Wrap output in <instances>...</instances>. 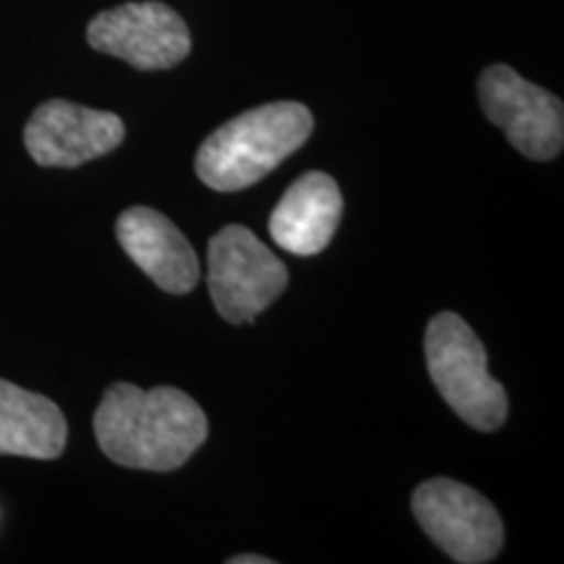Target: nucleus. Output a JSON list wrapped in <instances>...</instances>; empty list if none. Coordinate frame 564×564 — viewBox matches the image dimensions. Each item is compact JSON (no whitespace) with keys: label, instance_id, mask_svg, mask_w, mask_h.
Returning <instances> with one entry per match:
<instances>
[{"label":"nucleus","instance_id":"f257e3e1","mask_svg":"<svg viewBox=\"0 0 564 564\" xmlns=\"http://www.w3.org/2000/svg\"><path fill=\"white\" fill-rule=\"evenodd\" d=\"M207 415L192 394L175 387L141 390L116 382L95 413L97 444L112 463L133 470L171 474L207 442Z\"/></svg>","mask_w":564,"mask_h":564},{"label":"nucleus","instance_id":"f03ea898","mask_svg":"<svg viewBox=\"0 0 564 564\" xmlns=\"http://www.w3.org/2000/svg\"><path fill=\"white\" fill-rule=\"evenodd\" d=\"M314 131L303 102H270L230 118L196 152V175L215 192H243L299 152Z\"/></svg>","mask_w":564,"mask_h":564},{"label":"nucleus","instance_id":"7ed1b4c3","mask_svg":"<svg viewBox=\"0 0 564 564\" xmlns=\"http://www.w3.org/2000/svg\"><path fill=\"white\" fill-rule=\"evenodd\" d=\"M436 390L478 432H497L507 421V392L489 373V356L470 324L453 312L436 314L423 337Z\"/></svg>","mask_w":564,"mask_h":564},{"label":"nucleus","instance_id":"20e7f679","mask_svg":"<svg viewBox=\"0 0 564 564\" xmlns=\"http://www.w3.org/2000/svg\"><path fill=\"white\" fill-rule=\"evenodd\" d=\"M207 285L217 314L249 324L285 293L288 270L243 225H225L209 241Z\"/></svg>","mask_w":564,"mask_h":564},{"label":"nucleus","instance_id":"39448f33","mask_svg":"<svg viewBox=\"0 0 564 564\" xmlns=\"http://www.w3.org/2000/svg\"><path fill=\"white\" fill-rule=\"evenodd\" d=\"M413 514L423 533L455 562H494L505 546V525L494 505L453 478L423 481L413 491Z\"/></svg>","mask_w":564,"mask_h":564},{"label":"nucleus","instance_id":"423d86ee","mask_svg":"<svg viewBox=\"0 0 564 564\" xmlns=\"http://www.w3.org/2000/svg\"><path fill=\"white\" fill-rule=\"evenodd\" d=\"M478 102L489 123L528 160L549 162L564 147V105L552 91L525 82L518 70L494 63L478 79Z\"/></svg>","mask_w":564,"mask_h":564},{"label":"nucleus","instance_id":"0eeeda50","mask_svg":"<svg viewBox=\"0 0 564 564\" xmlns=\"http://www.w3.org/2000/svg\"><path fill=\"white\" fill-rule=\"evenodd\" d=\"M87 42L97 53L121 58L139 70L178 66L192 53V32L171 6L147 0L97 13L87 26Z\"/></svg>","mask_w":564,"mask_h":564},{"label":"nucleus","instance_id":"6e6552de","mask_svg":"<svg viewBox=\"0 0 564 564\" xmlns=\"http://www.w3.org/2000/svg\"><path fill=\"white\" fill-rule=\"evenodd\" d=\"M126 126L116 112L68 100L42 102L24 129V147L42 167H79L118 150Z\"/></svg>","mask_w":564,"mask_h":564},{"label":"nucleus","instance_id":"1a4fd4ad","mask_svg":"<svg viewBox=\"0 0 564 564\" xmlns=\"http://www.w3.org/2000/svg\"><path fill=\"white\" fill-rule=\"evenodd\" d=\"M123 251L165 293H192L199 282V259L186 236L152 207L126 209L116 223Z\"/></svg>","mask_w":564,"mask_h":564},{"label":"nucleus","instance_id":"9d476101","mask_svg":"<svg viewBox=\"0 0 564 564\" xmlns=\"http://www.w3.org/2000/svg\"><path fill=\"white\" fill-rule=\"evenodd\" d=\"M343 217V194L333 175L306 173L282 194L270 217L272 241L295 257H314L333 241Z\"/></svg>","mask_w":564,"mask_h":564},{"label":"nucleus","instance_id":"9b49d317","mask_svg":"<svg viewBox=\"0 0 564 564\" xmlns=\"http://www.w3.org/2000/svg\"><path fill=\"white\" fill-rule=\"evenodd\" d=\"M66 440V415L53 400L0 379V455L55 460Z\"/></svg>","mask_w":564,"mask_h":564},{"label":"nucleus","instance_id":"f8f14e48","mask_svg":"<svg viewBox=\"0 0 564 564\" xmlns=\"http://www.w3.org/2000/svg\"><path fill=\"white\" fill-rule=\"evenodd\" d=\"M228 564H272V560H267L262 554H238L230 556Z\"/></svg>","mask_w":564,"mask_h":564}]
</instances>
